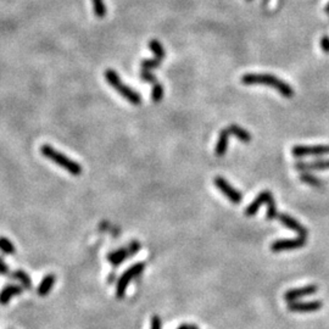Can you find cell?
Returning <instances> with one entry per match:
<instances>
[{"mask_svg": "<svg viewBox=\"0 0 329 329\" xmlns=\"http://www.w3.org/2000/svg\"><path fill=\"white\" fill-rule=\"evenodd\" d=\"M243 84H265L269 85V87L274 88L278 90L284 98H292L294 95V89L292 85L286 83L278 77L273 76L269 73H247L242 77Z\"/></svg>", "mask_w": 329, "mask_h": 329, "instance_id": "1", "label": "cell"}, {"mask_svg": "<svg viewBox=\"0 0 329 329\" xmlns=\"http://www.w3.org/2000/svg\"><path fill=\"white\" fill-rule=\"evenodd\" d=\"M40 152L45 159L50 160L54 164H56L59 167L64 168L67 172L71 173L73 176H79L83 172L82 166L78 162L73 161L70 157H67L66 155L62 154V152L58 151L56 149H54L51 145L49 144H43L40 146Z\"/></svg>", "mask_w": 329, "mask_h": 329, "instance_id": "2", "label": "cell"}, {"mask_svg": "<svg viewBox=\"0 0 329 329\" xmlns=\"http://www.w3.org/2000/svg\"><path fill=\"white\" fill-rule=\"evenodd\" d=\"M105 78L108 81L109 84L116 90L120 95H122L127 102H129L133 105H139L142 103V97L139 95V93H137L136 90H133L132 88H129L128 85L124 84L121 81L120 76H118L117 72L112 69H108L105 71Z\"/></svg>", "mask_w": 329, "mask_h": 329, "instance_id": "3", "label": "cell"}, {"mask_svg": "<svg viewBox=\"0 0 329 329\" xmlns=\"http://www.w3.org/2000/svg\"><path fill=\"white\" fill-rule=\"evenodd\" d=\"M145 268V262H137L136 265H133L132 267H129L126 272L120 277L117 282V287H116V296L118 299H122L124 296V292H126L127 287H128L129 282L132 279H134L136 277H138Z\"/></svg>", "mask_w": 329, "mask_h": 329, "instance_id": "4", "label": "cell"}, {"mask_svg": "<svg viewBox=\"0 0 329 329\" xmlns=\"http://www.w3.org/2000/svg\"><path fill=\"white\" fill-rule=\"evenodd\" d=\"M292 154L294 157L323 156L329 155V145H294Z\"/></svg>", "mask_w": 329, "mask_h": 329, "instance_id": "5", "label": "cell"}, {"mask_svg": "<svg viewBox=\"0 0 329 329\" xmlns=\"http://www.w3.org/2000/svg\"><path fill=\"white\" fill-rule=\"evenodd\" d=\"M139 250H141V244H139L138 242H132L127 248L118 249L117 251H113V253L109 254L108 260L110 261L111 265L118 266L121 262H123L124 260H127L129 256H133L134 254Z\"/></svg>", "mask_w": 329, "mask_h": 329, "instance_id": "6", "label": "cell"}, {"mask_svg": "<svg viewBox=\"0 0 329 329\" xmlns=\"http://www.w3.org/2000/svg\"><path fill=\"white\" fill-rule=\"evenodd\" d=\"M214 183H215V185H216V188L224 194V196H226L228 200L232 201L233 204L242 203L243 194L240 193L239 190H237V189L233 188V186L230 185L229 183L224 180V178L216 177L214 180Z\"/></svg>", "mask_w": 329, "mask_h": 329, "instance_id": "7", "label": "cell"}, {"mask_svg": "<svg viewBox=\"0 0 329 329\" xmlns=\"http://www.w3.org/2000/svg\"><path fill=\"white\" fill-rule=\"evenodd\" d=\"M306 245V237H301L299 235L294 239H279L276 240L271 244V250L274 253H279V251L284 250H295V249L304 248Z\"/></svg>", "mask_w": 329, "mask_h": 329, "instance_id": "8", "label": "cell"}, {"mask_svg": "<svg viewBox=\"0 0 329 329\" xmlns=\"http://www.w3.org/2000/svg\"><path fill=\"white\" fill-rule=\"evenodd\" d=\"M318 292V287L315 284H310V286L301 287V288H295L287 290L284 292V300L288 302L296 301V300L301 299V297L309 296V295H313L315 292Z\"/></svg>", "mask_w": 329, "mask_h": 329, "instance_id": "9", "label": "cell"}, {"mask_svg": "<svg viewBox=\"0 0 329 329\" xmlns=\"http://www.w3.org/2000/svg\"><path fill=\"white\" fill-rule=\"evenodd\" d=\"M323 307V302L321 300H313V301H292L289 302L288 309L292 312L307 313L315 312V311L321 310Z\"/></svg>", "mask_w": 329, "mask_h": 329, "instance_id": "10", "label": "cell"}, {"mask_svg": "<svg viewBox=\"0 0 329 329\" xmlns=\"http://www.w3.org/2000/svg\"><path fill=\"white\" fill-rule=\"evenodd\" d=\"M277 219H278L279 221H281L287 228L294 230V232H296L297 234L301 235V237H307V234H309V230H307V228H305L299 221H297V219H295L294 217L289 216V215L278 214Z\"/></svg>", "mask_w": 329, "mask_h": 329, "instance_id": "11", "label": "cell"}, {"mask_svg": "<svg viewBox=\"0 0 329 329\" xmlns=\"http://www.w3.org/2000/svg\"><path fill=\"white\" fill-rule=\"evenodd\" d=\"M272 198H273V196H272V193L269 190L261 191V193L256 196L255 200L245 209V215H247L248 217L255 216L256 212L258 211V209H260L263 204H267Z\"/></svg>", "mask_w": 329, "mask_h": 329, "instance_id": "12", "label": "cell"}, {"mask_svg": "<svg viewBox=\"0 0 329 329\" xmlns=\"http://www.w3.org/2000/svg\"><path fill=\"white\" fill-rule=\"evenodd\" d=\"M294 167L301 172H310V171H325L329 170V160H317L312 162H296Z\"/></svg>", "mask_w": 329, "mask_h": 329, "instance_id": "13", "label": "cell"}, {"mask_svg": "<svg viewBox=\"0 0 329 329\" xmlns=\"http://www.w3.org/2000/svg\"><path fill=\"white\" fill-rule=\"evenodd\" d=\"M23 292V287L17 286V284H10V286H6L5 288L1 289L0 292V305L1 306H5V305L9 304L10 300L12 299L14 296H17V295H21Z\"/></svg>", "mask_w": 329, "mask_h": 329, "instance_id": "14", "label": "cell"}, {"mask_svg": "<svg viewBox=\"0 0 329 329\" xmlns=\"http://www.w3.org/2000/svg\"><path fill=\"white\" fill-rule=\"evenodd\" d=\"M229 136H232L229 132V129L224 128L219 132V139H217L216 147H215V152H216L217 156H223L227 151L228 147V141H229Z\"/></svg>", "mask_w": 329, "mask_h": 329, "instance_id": "15", "label": "cell"}, {"mask_svg": "<svg viewBox=\"0 0 329 329\" xmlns=\"http://www.w3.org/2000/svg\"><path fill=\"white\" fill-rule=\"evenodd\" d=\"M55 282H56L55 274L54 273L46 274V276L41 279L39 287H38V289H37L38 295H39V296H46V295L50 292V290L53 289Z\"/></svg>", "mask_w": 329, "mask_h": 329, "instance_id": "16", "label": "cell"}, {"mask_svg": "<svg viewBox=\"0 0 329 329\" xmlns=\"http://www.w3.org/2000/svg\"><path fill=\"white\" fill-rule=\"evenodd\" d=\"M229 129L230 134L234 137H237L240 142L243 143H249L251 141V134L249 133L248 131H245L244 128H242L240 126H237V124H230V126L227 127Z\"/></svg>", "mask_w": 329, "mask_h": 329, "instance_id": "17", "label": "cell"}, {"mask_svg": "<svg viewBox=\"0 0 329 329\" xmlns=\"http://www.w3.org/2000/svg\"><path fill=\"white\" fill-rule=\"evenodd\" d=\"M299 178L302 183L313 186V188H322L323 186L322 181L316 177V176H313L311 172H301Z\"/></svg>", "mask_w": 329, "mask_h": 329, "instance_id": "18", "label": "cell"}, {"mask_svg": "<svg viewBox=\"0 0 329 329\" xmlns=\"http://www.w3.org/2000/svg\"><path fill=\"white\" fill-rule=\"evenodd\" d=\"M12 277H14L15 279H17V281H20L25 289L32 288V281H31L30 276H28L25 271H22V269H17V271H15L14 273H12Z\"/></svg>", "mask_w": 329, "mask_h": 329, "instance_id": "19", "label": "cell"}, {"mask_svg": "<svg viewBox=\"0 0 329 329\" xmlns=\"http://www.w3.org/2000/svg\"><path fill=\"white\" fill-rule=\"evenodd\" d=\"M0 250H1L5 255H14V254L16 253L15 245L5 237H0Z\"/></svg>", "mask_w": 329, "mask_h": 329, "instance_id": "20", "label": "cell"}, {"mask_svg": "<svg viewBox=\"0 0 329 329\" xmlns=\"http://www.w3.org/2000/svg\"><path fill=\"white\" fill-rule=\"evenodd\" d=\"M147 45H149V49L152 51V53H154L155 56H160V58L165 59L166 54H165L164 45H162L159 40L151 39L149 43H147Z\"/></svg>", "mask_w": 329, "mask_h": 329, "instance_id": "21", "label": "cell"}, {"mask_svg": "<svg viewBox=\"0 0 329 329\" xmlns=\"http://www.w3.org/2000/svg\"><path fill=\"white\" fill-rule=\"evenodd\" d=\"M162 61H164V58H160V56H155L154 59H147V60L141 62V70H149V71H151L152 69H156Z\"/></svg>", "mask_w": 329, "mask_h": 329, "instance_id": "22", "label": "cell"}, {"mask_svg": "<svg viewBox=\"0 0 329 329\" xmlns=\"http://www.w3.org/2000/svg\"><path fill=\"white\" fill-rule=\"evenodd\" d=\"M164 98V85L161 83L157 82L156 84H154L151 90V100L154 103H160Z\"/></svg>", "mask_w": 329, "mask_h": 329, "instance_id": "23", "label": "cell"}, {"mask_svg": "<svg viewBox=\"0 0 329 329\" xmlns=\"http://www.w3.org/2000/svg\"><path fill=\"white\" fill-rule=\"evenodd\" d=\"M93 9L97 17H104L106 15V6L104 4V0H92Z\"/></svg>", "mask_w": 329, "mask_h": 329, "instance_id": "24", "label": "cell"}, {"mask_svg": "<svg viewBox=\"0 0 329 329\" xmlns=\"http://www.w3.org/2000/svg\"><path fill=\"white\" fill-rule=\"evenodd\" d=\"M279 212L277 211V207H276V204H274V199L272 198L271 200L267 203V215H266V217H267V219H277V216H278Z\"/></svg>", "mask_w": 329, "mask_h": 329, "instance_id": "25", "label": "cell"}, {"mask_svg": "<svg viewBox=\"0 0 329 329\" xmlns=\"http://www.w3.org/2000/svg\"><path fill=\"white\" fill-rule=\"evenodd\" d=\"M141 79H143L144 82L151 83L152 85L157 83L156 77H155L154 74L151 73V71H149V70H141Z\"/></svg>", "mask_w": 329, "mask_h": 329, "instance_id": "26", "label": "cell"}, {"mask_svg": "<svg viewBox=\"0 0 329 329\" xmlns=\"http://www.w3.org/2000/svg\"><path fill=\"white\" fill-rule=\"evenodd\" d=\"M320 45L323 53L329 54V36H323V37L321 38Z\"/></svg>", "mask_w": 329, "mask_h": 329, "instance_id": "27", "label": "cell"}, {"mask_svg": "<svg viewBox=\"0 0 329 329\" xmlns=\"http://www.w3.org/2000/svg\"><path fill=\"white\" fill-rule=\"evenodd\" d=\"M150 329H162V322L161 318L159 316H154L151 318V326H150Z\"/></svg>", "mask_w": 329, "mask_h": 329, "instance_id": "28", "label": "cell"}, {"mask_svg": "<svg viewBox=\"0 0 329 329\" xmlns=\"http://www.w3.org/2000/svg\"><path fill=\"white\" fill-rule=\"evenodd\" d=\"M9 273H10L9 267H7L6 263H5L4 261L1 260V257H0V274H1V276H9Z\"/></svg>", "mask_w": 329, "mask_h": 329, "instance_id": "29", "label": "cell"}, {"mask_svg": "<svg viewBox=\"0 0 329 329\" xmlns=\"http://www.w3.org/2000/svg\"><path fill=\"white\" fill-rule=\"evenodd\" d=\"M325 12L326 14H329V1H328V4L325 6Z\"/></svg>", "mask_w": 329, "mask_h": 329, "instance_id": "30", "label": "cell"}, {"mask_svg": "<svg viewBox=\"0 0 329 329\" xmlns=\"http://www.w3.org/2000/svg\"><path fill=\"white\" fill-rule=\"evenodd\" d=\"M262 1H263V4H267L269 0H262Z\"/></svg>", "mask_w": 329, "mask_h": 329, "instance_id": "31", "label": "cell"}, {"mask_svg": "<svg viewBox=\"0 0 329 329\" xmlns=\"http://www.w3.org/2000/svg\"><path fill=\"white\" fill-rule=\"evenodd\" d=\"M248 1H251V0H248Z\"/></svg>", "mask_w": 329, "mask_h": 329, "instance_id": "32", "label": "cell"}]
</instances>
